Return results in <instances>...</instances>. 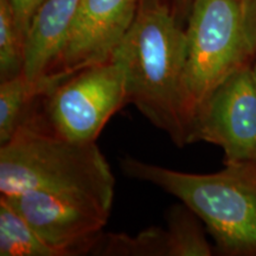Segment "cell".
I'll return each mask as SVG.
<instances>
[{"label":"cell","instance_id":"13","mask_svg":"<svg viewBox=\"0 0 256 256\" xmlns=\"http://www.w3.org/2000/svg\"><path fill=\"white\" fill-rule=\"evenodd\" d=\"M92 254L119 256H168V234L162 228H148L136 236L101 234Z\"/></svg>","mask_w":256,"mask_h":256},{"label":"cell","instance_id":"16","mask_svg":"<svg viewBox=\"0 0 256 256\" xmlns=\"http://www.w3.org/2000/svg\"><path fill=\"white\" fill-rule=\"evenodd\" d=\"M246 28L252 55L256 54V0H244Z\"/></svg>","mask_w":256,"mask_h":256},{"label":"cell","instance_id":"9","mask_svg":"<svg viewBox=\"0 0 256 256\" xmlns=\"http://www.w3.org/2000/svg\"><path fill=\"white\" fill-rule=\"evenodd\" d=\"M81 0H46L34 17L25 40L24 74L46 94L54 84L49 80L66 42Z\"/></svg>","mask_w":256,"mask_h":256},{"label":"cell","instance_id":"3","mask_svg":"<svg viewBox=\"0 0 256 256\" xmlns=\"http://www.w3.org/2000/svg\"><path fill=\"white\" fill-rule=\"evenodd\" d=\"M121 168L178 198L232 255H256V174L226 168L218 174L182 172L126 156Z\"/></svg>","mask_w":256,"mask_h":256},{"label":"cell","instance_id":"10","mask_svg":"<svg viewBox=\"0 0 256 256\" xmlns=\"http://www.w3.org/2000/svg\"><path fill=\"white\" fill-rule=\"evenodd\" d=\"M0 255L62 256L2 197H0Z\"/></svg>","mask_w":256,"mask_h":256},{"label":"cell","instance_id":"1","mask_svg":"<svg viewBox=\"0 0 256 256\" xmlns=\"http://www.w3.org/2000/svg\"><path fill=\"white\" fill-rule=\"evenodd\" d=\"M185 30L159 2H140L136 20L115 50L124 75L127 104L171 138L190 144L185 104Z\"/></svg>","mask_w":256,"mask_h":256},{"label":"cell","instance_id":"2","mask_svg":"<svg viewBox=\"0 0 256 256\" xmlns=\"http://www.w3.org/2000/svg\"><path fill=\"white\" fill-rule=\"evenodd\" d=\"M114 176L95 142H72L25 120L0 147V194H72L112 209Z\"/></svg>","mask_w":256,"mask_h":256},{"label":"cell","instance_id":"4","mask_svg":"<svg viewBox=\"0 0 256 256\" xmlns=\"http://www.w3.org/2000/svg\"><path fill=\"white\" fill-rule=\"evenodd\" d=\"M185 38L184 89L191 144L192 124L202 106L252 56L244 0H192Z\"/></svg>","mask_w":256,"mask_h":256},{"label":"cell","instance_id":"14","mask_svg":"<svg viewBox=\"0 0 256 256\" xmlns=\"http://www.w3.org/2000/svg\"><path fill=\"white\" fill-rule=\"evenodd\" d=\"M25 34L8 0H0V81L24 72Z\"/></svg>","mask_w":256,"mask_h":256},{"label":"cell","instance_id":"11","mask_svg":"<svg viewBox=\"0 0 256 256\" xmlns=\"http://www.w3.org/2000/svg\"><path fill=\"white\" fill-rule=\"evenodd\" d=\"M44 94L46 90L32 83L24 72L0 82V146L12 139L32 104Z\"/></svg>","mask_w":256,"mask_h":256},{"label":"cell","instance_id":"12","mask_svg":"<svg viewBox=\"0 0 256 256\" xmlns=\"http://www.w3.org/2000/svg\"><path fill=\"white\" fill-rule=\"evenodd\" d=\"M168 256H209L212 254L203 226L194 211L183 203L174 206L168 216Z\"/></svg>","mask_w":256,"mask_h":256},{"label":"cell","instance_id":"5","mask_svg":"<svg viewBox=\"0 0 256 256\" xmlns=\"http://www.w3.org/2000/svg\"><path fill=\"white\" fill-rule=\"evenodd\" d=\"M44 115L34 121L72 142H96L113 115L127 104L124 70L112 58L72 74L40 96Z\"/></svg>","mask_w":256,"mask_h":256},{"label":"cell","instance_id":"8","mask_svg":"<svg viewBox=\"0 0 256 256\" xmlns=\"http://www.w3.org/2000/svg\"><path fill=\"white\" fill-rule=\"evenodd\" d=\"M139 0H81L70 36L49 80L57 84L72 74L112 60L132 28Z\"/></svg>","mask_w":256,"mask_h":256},{"label":"cell","instance_id":"15","mask_svg":"<svg viewBox=\"0 0 256 256\" xmlns=\"http://www.w3.org/2000/svg\"><path fill=\"white\" fill-rule=\"evenodd\" d=\"M16 17V20L26 37L34 17L46 0H8Z\"/></svg>","mask_w":256,"mask_h":256},{"label":"cell","instance_id":"17","mask_svg":"<svg viewBox=\"0 0 256 256\" xmlns=\"http://www.w3.org/2000/svg\"><path fill=\"white\" fill-rule=\"evenodd\" d=\"M252 70H254V76H255V81H256V60L252 63Z\"/></svg>","mask_w":256,"mask_h":256},{"label":"cell","instance_id":"7","mask_svg":"<svg viewBox=\"0 0 256 256\" xmlns=\"http://www.w3.org/2000/svg\"><path fill=\"white\" fill-rule=\"evenodd\" d=\"M2 197L62 256L92 252L110 215L96 202L72 194L26 192Z\"/></svg>","mask_w":256,"mask_h":256},{"label":"cell","instance_id":"6","mask_svg":"<svg viewBox=\"0 0 256 256\" xmlns=\"http://www.w3.org/2000/svg\"><path fill=\"white\" fill-rule=\"evenodd\" d=\"M220 146L226 168L256 174V81L246 64L220 83L204 102L191 128V142Z\"/></svg>","mask_w":256,"mask_h":256}]
</instances>
